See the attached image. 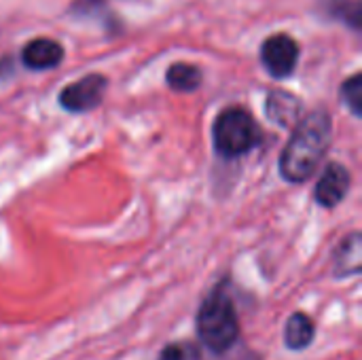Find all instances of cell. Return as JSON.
<instances>
[{
    "instance_id": "cell-2",
    "label": "cell",
    "mask_w": 362,
    "mask_h": 360,
    "mask_svg": "<svg viewBox=\"0 0 362 360\" xmlns=\"http://www.w3.org/2000/svg\"><path fill=\"white\" fill-rule=\"evenodd\" d=\"M197 335L208 350L225 354L240 337V318L227 282L218 284L202 303L197 312Z\"/></svg>"
},
{
    "instance_id": "cell-12",
    "label": "cell",
    "mask_w": 362,
    "mask_h": 360,
    "mask_svg": "<svg viewBox=\"0 0 362 360\" xmlns=\"http://www.w3.org/2000/svg\"><path fill=\"white\" fill-rule=\"evenodd\" d=\"M327 8L333 17L341 19L350 28H354V30L361 28V4H358V0H331L327 4Z\"/></svg>"
},
{
    "instance_id": "cell-1",
    "label": "cell",
    "mask_w": 362,
    "mask_h": 360,
    "mask_svg": "<svg viewBox=\"0 0 362 360\" xmlns=\"http://www.w3.org/2000/svg\"><path fill=\"white\" fill-rule=\"evenodd\" d=\"M331 115L316 110L301 119L280 157V174L288 182H305L322 163L331 144Z\"/></svg>"
},
{
    "instance_id": "cell-5",
    "label": "cell",
    "mask_w": 362,
    "mask_h": 360,
    "mask_svg": "<svg viewBox=\"0 0 362 360\" xmlns=\"http://www.w3.org/2000/svg\"><path fill=\"white\" fill-rule=\"evenodd\" d=\"M106 87H108V81L102 74H87L81 81L64 87V91L59 93V104L70 112L91 110L102 102Z\"/></svg>"
},
{
    "instance_id": "cell-9",
    "label": "cell",
    "mask_w": 362,
    "mask_h": 360,
    "mask_svg": "<svg viewBox=\"0 0 362 360\" xmlns=\"http://www.w3.org/2000/svg\"><path fill=\"white\" fill-rule=\"evenodd\" d=\"M267 115L274 123H280L284 127L297 125L301 115V102L284 91H276L267 98Z\"/></svg>"
},
{
    "instance_id": "cell-6",
    "label": "cell",
    "mask_w": 362,
    "mask_h": 360,
    "mask_svg": "<svg viewBox=\"0 0 362 360\" xmlns=\"http://www.w3.org/2000/svg\"><path fill=\"white\" fill-rule=\"evenodd\" d=\"M350 172L341 163H329L316 182V202L325 208H335L350 189Z\"/></svg>"
},
{
    "instance_id": "cell-11",
    "label": "cell",
    "mask_w": 362,
    "mask_h": 360,
    "mask_svg": "<svg viewBox=\"0 0 362 360\" xmlns=\"http://www.w3.org/2000/svg\"><path fill=\"white\" fill-rule=\"evenodd\" d=\"M168 85L176 91H195L202 85V70L193 64H174L168 68Z\"/></svg>"
},
{
    "instance_id": "cell-13",
    "label": "cell",
    "mask_w": 362,
    "mask_h": 360,
    "mask_svg": "<svg viewBox=\"0 0 362 360\" xmlns=\"http://www.w3.org/2000/svg\"><path fill=\"white\" fill-rule=\"evenodd\" d=\"M341 100L352 110L354 117L362 115V76L354 74L341 85Z\"/></svg>"
},
{
    "instance_id": "cell-7",
    "label": "cell",
    "mask_w": 362,
    "mask_h": 360,
    "mask_svg": "<svg viewBox=\"0 0 362 360\" xmlns=\"http://www.w3.org/2000/svg\"><path fill=\"white\" fill-rule=\"evenodd\" d=\"M64 59V47L53 38H34L21 51V62L30 70H49Z\"/></svg>"
},
{
    "instance_id": "cell-3",
    "label": "cell",
    "mask_w": 362,
    "mask_h": 360,
    "mask_svg": "<svg viewBox=\"0 0 362 360\" xmlns=\"http://www.w3.org/2000/svg\"><path fill=\"white\" fill-rule=\"evenodd\" d=\"M212 140L214 149L223 157L235 159L257 149L263 140V132L248 110L231 106L216 117L212 125Z\"/></svg>"
},
{
    "instance_id": "cell-10",
    "label": "cell",
    "mask_w": 362,
    "mask_h": 360,
    "mask_svg": "<svg viewBox=\"0 0 362 360\" xmlns=\"http://www.w3.org/2000/svg\"><path fill=\"white\" fill-rule=\"evenodd\" d=\"M314 323L310 316L297 312L288 318L286 327H284V342L291 350H305L312 342H314Z\"/></svg>"
},
{
    "instance_id": "cell-8",
    "label": "cell",
    "mask_w": 362,
    "mask_h": 360,
    "mask_svg": "<svg viewBox=\"0 0 362 360\" xmlns=\"http://www.w3.org/2000/svg\"><path fill=\"white\" fill-rule=\"evenodd\" d=\"M361 233H350L348 238H344L341 246L337 248L335 252V259H333V272L335 276L344 278V276H356L361 274Z\"/></svg>"
},
{
    "instance_id": "cell-14",
    "label": "cell",
    "mask_w": 362,
    "mask_h": 360,
    "mask_svg": "<svg viewBox=\"0 0 362 360\" xmlns=\"http://www.w3.org/2000/svg\"><path fill=\"white\" fill-rule=\"evenodd\" d=\"M157 360H191V350L187 346L172 344V346L161 350V354H159Z\"/></svg>"
},
{
    "instance_id": "cell-4",
    "label": "cell",
    "mask_w": 362,
    "mask_h": 360,
    "mask_svg": "<svg viewBox=\"0 0 362 360\" xmlns=\"http://www.w3.org/2000/svg\"><path fill=\"white\" fill-rule=\"evenodd\" d=\"M299 59V45L288 34L269 36L261 47V62L276 79H286L295 72Z\"/></svg>"
}]
</instances>
